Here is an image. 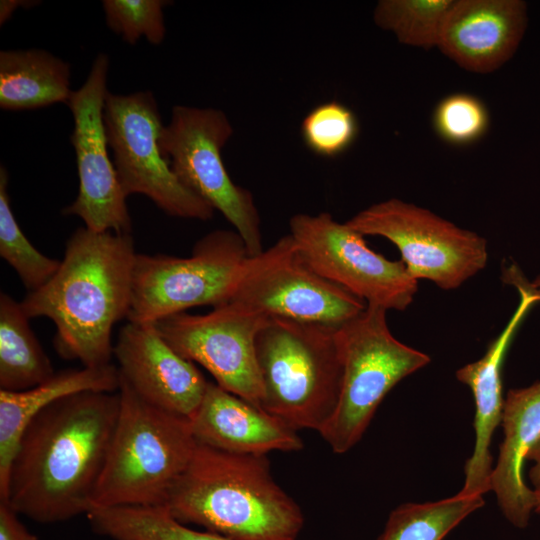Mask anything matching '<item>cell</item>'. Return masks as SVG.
<instances>
[{"label": "cell", "instance_id": "4fadbf2b", "mask_svg": "<svg viewBox=\"0 0 540 540\" xmlns=\"http://www.w3.org/2000/svg\"><path fill=\"white\" fill-rule=\"evenodd\" d=\"M267 319L228 302L203 315L182 312L154 325L179 355L203 366L218 386L261 408L255 343Z\"/></svg>", "mask_w": 540, "mask_h": 540}, {"label": "cell", "instance_id": "d6986e66", "mask_svg": "<svg viewBox=\"0 0 540 540\" xmlns=\"http://www.w3.org/2000/svg\"><path fill=\"white\" fill-rule=\"evenodd\" d=\"M501 424L504 439L492 472L491 490L506 519L524 528L535 509L534 490L523 480V464L540 440V382L508 391Z\"/></svg>", "mask_w": 540, "mask_h": 540}, {"label": "cell", "instance_id": "83f0119b", "mask_svg": "<svg viewBox=\"0 0 540 540\" xmlns=\"http://www.w3.org/2000/svg\"><path fill=\"white\" fill-rule=\"evenodd\" d=\"M164 0H104L107 26L124 41L134 45L145 37L153 45L165 38Z\"/></svg>", "mask_w": 540, "mask_h": 540}, {"label": "cell", "instance_id": "cb8c5ba5", "mask_svg": "<svg viewBox=\"0 0 540 540\" xmlns=\"http://www.w3.org/2000/svg\"><path fill=\"white\" fill-rule=\"evenodd\" d=\"M483 505V496L461 493L436 502L405 503L390 513L378 540H442Z\"/></svg>", "mask_w": 540, "mask_h": 540}, {"label": "cell", "instance_id": "d6a6232c", "mask_svg": "<svg viewBox=\"0 0 540 540\" xmlns=\"http://www.w3.org/2000/svg\"><path fill=\"white\" fill-rule=\"evenodd\" d=\"M535 495V511L540 512V490H534Z\"/></svg>", "mask_w": 540, "mask_h": 540}, {"label": "cell", "instance_id": "7a4b0ae2", "mask_svg": "<svg viewBox=\"0 0 540 540\" xmlns=\"http://www.w3.org/2000/svg\"><path fill=\"white\" fill-rule=\"evenodd\" d=\"M136 254L130 233L79 228L53 277L20 302L30 319L53 321L63 358L83 367L111 364L112 328L129 313Z\"/></svg>", "mask_w": 540, "mask_h": 540}, {"label": "cell", "instance_id": "ba28073f", "mask_svg": "<svg viewBox=\"0 0 540 540\" xmlns=\"http://www.w3.org/2000/svg\"><path fill=\"white\" fill-rule=\"evenodd\" d=\"M232 134L223 111L177 105L162 128L159 145L180 182L221 212L255 257L264 251L260 216L253 195L232 181L221 155Z\"/></svg>", "mask_w": 540, "mask_h": 540}, {"label": "cell", "instance_id": "7c38bea8", "mask_svg": "<svg viewBox=\"0 0 540 540\" xmlns=\"http://www.w3.org/2000/svg\"><path fill=\"white\" fill-rule=\"evenodd\" d=\"M289 235L305 261L322 277L385 310H405L418 291V280L404 263L370 249L364 235L331 214H296Z\"/></svg>", "mask_w": 540, "mask_h": 540}, {"label": "cell", "instance_id": "ac0fdd59", "mask_svg": "<svg viewBox=\"0 0 540 540\" xmlns=\"http://www.w3.org/2000/svg\"><path fill=\"white\" fill-rule=\"evenodd\" d=\"M190 422L198 443L226 452L266 455L303 448L296 430L212 382Z\"/></svg>", "mask_w": 540, "mask_h": 540}, {"label": "cell", "instance_id": "5bb4252c", "mask_svg": "<svg viewBox=\"0 0 540 540\" xmlns=\"http://www.w3.org/2000/svg\"><path fill=\"white\" fill-rule=\"evenodd\" d=\"M108 70V56L99 53L86 81L66 103L74 119L71 143L76 153L79 191L62 212L78 216L92 231L130 233L127 196L108 154L103 117Z\"/></svg>", "mask_w": 540, "mask_h": 540}, {"label": "cell", "instance_id": "3957f363", "mask_svg": "<svg viewBox=\"0 0 540 540\" xmlns=\"http://www.w3.org/2000/svg\"><path fill=\"white\" fill-rule=\"evenodd\" d=\"M165 507L179 522L231 540H295L304 521L299 506L274 481L266 455L198 442Z\"/></svg>", "mask_w": 540, "mask_h": 540}, {"label": "cell", "instance_id": "ffe728a7", "mask_svg": "<svg viewBox=\"0 0 540 540\" xmlns=\"http://www.w3.org/2000/svg\"><path fill=\"white\" fill-rule=\"evenodd\" d=\"M121 377L112 364L101 367L66 369L45 382L24 391L0 390V494L20 439L33 418L53 402L86 391L117 392Z\"/></svg>", "mask_w": 540, "mask_h": 540}, {"label": "cell", "instance_id": "9c48e42d", "mask_svg": "<svg viewBox=\"0 0 540 540\" xmlns=\"http://www.w3.org/2000/svg\"><path fill=\"white\" fill-rule=\"evenodd\" d=\"M346 223L364 236L391 241L413 278L443 290L458 288L488 262L485 238L397 198L373 204Z\"/></svg>", "mask_w": 540, "mask_h": 540}, {"label": "cell", "instance_id": "4316f807", "mask_svg": "<svg viewBox=\"0 0 540 540\" xmlns=\"http://www.w3.org/2000/svg\"><path fill=\"white\" fill-rule=\"evenodd\" d=\"M359 132L354 112L332 100L315 106L301 123V136L314 154L334 158L344 153Z\"/></svg>", "mask_w": 540, "mask_h": 540}, {"label": "cell", "instance_id": "603a6c76", "mask_svg": "<svg viewBox=\"0 0 540 540\" xmlns=\"http://www.w3.org/2000/svg\"><path fill=\"white\" fill-rule=\"evenodd\" d=\"M86 516L95 533L111 540H231L186 527L165 506L96 508Z\"/></svg>", "mask_w": 540, "mask_h": 540}, {"label": "cell", "instance_id": "6da1fadb", "mask_svg": "<svg viewBox=\"0 0 540 540\" xmlns=\"http://www.w3.org/2000/svg\"><path fill=\"white\" fill-rule=\"evenodd\" d=\"M119 410V391L80 392L44 408L20 439L0 501L38 523L86 515Z\"/></svg>", "mask_w": 540, "mask_h": 540}, {"label": "cell", "instance_id": "277c9868", "mask_svg": "<svg viewBox=\"0 0 540 540\" xmlns=\"http://www.w3.org/2000/svg\"><path fill=\"white\" fill-rule=\"evenodd\" d=\"M119 394V415L92 509L165 506L197 445L190 419L143 400L122 378Z\"/></svg>", "mask_w": 540, "mask_h": 540}, {"label": "cell", "instance_id": "4dcf8cb0", "mask_svg": "<svg viewBox=\"0 0 540 540\" xmlns=\"http://www.w3.org/2000/svg\"><path fill=\"white\" fill-rule=\"evenodd\" d=\"M526 460H531L534 465L529 471V478L535 490H540V440L534 445L526 456Z\"/></svg>", "mask_w": 540, "mask_h": 540}, {"label": "cell", "instance_id": "484cf974", "mask_svg": "<svg viewBox=\"0 0 540 540\" xmlns=\"http://www.w3.org/2000/svg\"><path fill=\"white\" fill-rule=\"evenodd\" d=\"M8 173L0 167V255L17 272L28 292L47 283L61 261L38 251L19 227L7 192Z\"/></svg>", "mask_w": 540, "mask_h": 540}, {"label": "cell", "instance_id": "2e32d148", "mask_svg": "<svg viewBox=\"0 0 540 540\" xmlns=\"http://www.w3.org/2000/svg\"><path fill=\"white\" fill-rule=\"evenodd\" d=\"M506 283L515 286L520 302L501 333L489 344L479 360L456 371V378L467 385L475 400V445L465 464V481L459 493L483 496L491 490L493 457L490 444L493 433L501 423L504 406L501 370L508 347L530 308L540 302V294L519 269L511 265L504 271Z\"/></svg>", "mask_w": 540, "mask_h": 540}, {"label": "cell", "instance_id": "5b68a950", "mask_svg": "<svg viewBox=\"0 0 540 540\" xmlns=\"http://www.w3.org/2000/svg\"><path fill=\"white\" fill-rule=\"evenodd\" d=\"M337 329L268 317L255 343L261 409L296 431L323 428L336 409L342 384Z\"/></svg>", "mask_w": 540, "mask_h": 540}, {"label": "cell", "instance_id": "f1b7e54d", "mask_svg": "<svg viewBox=\"0 0 540 540\" xmlns=\"http://www.w3.org/2000/svg\"><path fill=\"white\" fill-rule=\"evenodd\" d=\"M437 133L447 142L466 144L487 130L489 116L484 104L472 95L457 93L442 99L434 117Z\"/></svg>", "mask_w": 540, "mask_h": 540}, {"label": "cell", "instance_id": "836d02e7", "mask_svg": "<svg viewBox=\"0 0 540 540\" xmlns=\"http://www.w3.org/2000/svg\"><path fill=\"white\" fill-rule=\"evenodd\" d=\"M532 287L540 294V275L531 283Z\"/></svg>", "mask_w": 540, "mask_h": 540}, {"label": "cell", "instance_id": "30bf717a", "mask_svg": "<svg viewBox=\"0 0 540 540\" xmlns=\"http://www.w3.org/2000/svg\"><path fill=\"white\" fill-rule=\"evenodd\" d=\"M103 117L113 164L127 197L143 194L175 217L202 221L213 217L215 210L180 182L161 151L164 125L152 92L108 91Z\"/></svg>", "mask_w": 540, "mask_h": 540}, {"label": "cell", "instance_id": "f546056e", "mask_svg": "<svg viewBox=\"0 0 540 540\" xmlns=\"http://www.w3.org/2000/svg\"><path fill=\"white\" fill-rule=\"evenodd\" d=\"M6 502L0 501V540H39Z\"/></svg>", "mask_w": 540, "mask_h": 540}, {"label": "cell", "instance_id": "1f68e13d", "mask_svg": "<svg viewBox=\"0 0 540 540\" xmlns=\"http://www.w3.org/2000/svg\"><path fill=\"white\" fill-rule=\"evenodd\" d=\"M35 2V1H34ZM34 2H30V1H19V0H2L0 2V24L2 25L3 23H5L9 18L10 16L12 15V13L15 11L16 8L18 7H29L30 5H35V4H30V3H34Z\"/></svg>", "mask_w": 540, "mask_h": 540}, {"label": "cell", "instance_id": "d4e9b609", "mask_svg": "<svg viewBox=\"0 0 540 540\" xmlns=\"http://www.w3.org/2000/svg\"><path fill=\"white\" fill-rule=\"evenodd\" d=\"M455 0H381L373 19L381 29L392 32L405 45L437 47L447 16Z\"/></svg>", "mask_w": 540, "mask_h": 540}, {"label": "cell", "instance_id": "9a60e30c", "mask_svg": "<svg viewBox=\"0 0 540 540\" xmlns=\"http://www.w3.org/2000/svg\"><path fill=\"white\" fill-rule=\"evenodd\" d=\"M121 378L148 403L191 419L208 381L194 362L179 355L154 323L129 322L113 347Z\"/></svg>", "mask_w": 540, "mask_h": 540}, {"label": "cell", "instance_id": "52a82bcc", "mask_svg": "<svg viewBox=\"0 0 540 540\" xmlns=\"http://www.w3.org/2000/svg\"><path fill=\"white\" fill-rule=\"evenodd\" d=\"M249 258L241 236L221 229L202 237L189 257L137 253L127 319L154 323L195 306L226 304Z\"/></svg>", "mask_w": 540, "mask_h": 540}, {"label": "cell", "instance_id": "8fae6325", "mask_svg": "<svg viewBox=\"0 0 540 540\" xmlns=\"http://www.w3.org/2000/svg\"><path fill=\"white\" fill-rule=\"evenodd\" d=\"M228 302L266 317L333 327L350 321L367 305L313 270L289 234L249 258Z\"/></svg>", "mask_w": 540, "mask_h": 540}, {"label": "cell", "instance_id": "e0dca14e", "mask_svg": "<svg viewBox=\"0 0 540 540\" xmlns=\"http://www.w3.org/2000/svg\"><path fill=\"white\" fill-rule=\"evenodd\" d=\"M526 23L520 0H455L438 48L463 69L489 73L512 57Z\"/></svg>", "mask_w": 540, "mask_h": 540}, {"label": "cell", "instance_id": "8992f818", "mask_svg": "<svg viewBox=\"0 0 540 540\" xmlns=\"http://www.w3.org/2000/svg\"><path fill=\"white\" fill-rule=\"evenodd\" d=\"M382 307L366 305L337 329L343 376L336 409L319 431L342 454L363 436L379 404L402 379L423 368L430 357L396 339Z\"/></svg>", "mask_w": 540, "mask_h": 540}, {"label": "cell", "instance_id": "44dd1931", "mask_svg": "<svg viewBox=\"0 0 540 540\" xmlns=\"http://www.w3.org/2000/svg\"><path fill=\"white\" fill-rule=\"evenodd\" d=\"M70 65L38 49L0 52V107L22 111L67 103Z\"/></svg>", "mask_w": 540, "mask_h": 540}, {"label": "cell", "instance_id": "7402d4cb", "mask_svg": "<svg viewBox=\"0 0 540 540\" xmlns=\"http://www.w3.org/2000/svg\"><path fill=\"white\" fill-rule=\"evenodd\" d=\"M21 303L0 294V390L18 392L33 388L55 372L32 331Z\"/></svg>", "mask_w": 540, "mask_h": 540}]
</instances>
